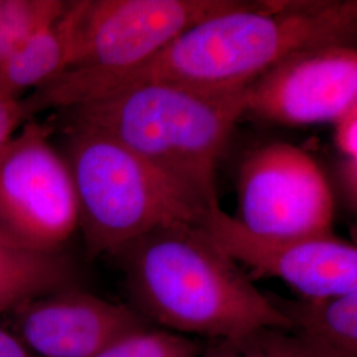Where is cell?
<instances>
[{
  "instance_id": "obj_1",
  "label": "cell",
  "mask_w": 357,
  "mask_h": 357,
  "mask_svg": "<svg viewBox=\"0 0 357 357\" xmlns=\"http://www.w3.org/2000/svg\"><path fill=\"white\" fill-rule=\"evenodd\" d=\"M114 255L134 307L156 327L208 342L290 331L273 294L262 293L200 225L159 227Z\"/></svg>"
},
{
  "instance_id": "obj_2",
  "label": "cell",
  "mask_w": 357,
  "mask_h": 357,
  "mask_svg": "<svg viewBox=\"0 0 357 357\" xmlns=\"http://www.w3.org/2000/svg\"><path fill=\"white\" fill-rule=\"evenodd\" d=\"M245 90L204 93L151 85L61 112L66 128H89L113 138L212 209L220 205L217 165L245 116Z\"/></svg>"
},
{
  "instance_id": "obj_3",
  "label": "cell",
  "mask_w": 357,
  "mask_h": 357,
  "mask_svg": "<svg viewBox=\"0 0 357 357\" xmlns=\"http://www.w3.org/2000/svg\"><path fill=\"white\" fill-rule=\"evenodd\" d=\"M65 160L88 255H115L163 225H200L209 211L137 153L98 131L66 128Z\"/></svg>"
},
{
  "instance_id": "obj_4",
  "label": "cell",
  "mask_w": 357,
  "mask_h": 357,
  "mask_svg": "<svg viewBox=\"0 0 357 357\" xmlns=\"http://www.w3.org/2000/svg\"><path fill=\"white\" fill-rule=\"evenodd\" d=\"M50 123L29 119L0 153V231L38 253H60L78 228L76 190Z\"/></svg>"
},
{
  "instance_id": "obj_5",
  "label": "cell",
  "mask_w": 357,
  "mask_h": 357,
  "mask_svg": "<svg viewBox=\"0 0 357 357\" xmlns=\"http://www.w3.org/2000/svg\"><path fill=\"white\" fill-rule=\"evenodd\" d=\"M234 218L255 236L294 241L333 233L335 202L317 160L298 146L271 142L243 158Z\"/></svg>"
},
{
  "instance_id": "obj_6",
  "label": "cell",
  "mask_w": 357,
  "mask_h": 357,
  "mask_svg": "<svg viewBox=\"0 0 357 357\" xmlns=\"http://www.w3.org/2000/svg\"><path fill=\"white\" fill-rule=\"evenodd\" d=\"M241 0H79L68 70L123 69Z\"/></svg>"
},
{
  "instance_id": "obj_7",
  "label": "cell",
  "mask_w": 357,
  "mask_h": 357,
  "mask_svg": "<svg viewBox=\"0 0 357 357\" xmlns=\"http://www.w3.org/2000/svg\"><path fill=\"white\" fill-rule=\"evenodd\" d=\"M200 227L253 278H275L298 298L321 301L357 291V245L335 234L294 241L255 236L220 205Z\"/></svg>"
},
{
  "instance_id": "obj_8",
  "label": "cell",
  "mask_w": 357,
  "mask_h": 357,
  "mask_svg": "<svg viewBox=\"0 0 357 357\" xmlns=\"http://www.w3.org/2000/svg\"><path fill=\"white\" fill-rule=\"evenodd\" d=\"M357 103V47L299 52L245 90V116L280 126L339 123Z\"/></svg>"
},
{
  "instance_id": "obj_9",
  "label": "cell",
  "mask_w": 357,
  "mask_h": 357,
  "mask_svg": "<svg viewBox=\"0 0 357 357\" xmlns=\"http://www.w3.org/2000/svg\"><path fill=\"white\" fill-rule=\"evenodd\" d=\"M13 314L15 335L38 357H94L153 324L134 306L70 286L35 298Z\"/></svg>"
},
{
  "instance_id": "obj_10",
  "label": "cell",
  "mask_w": 357,
  "mask_h": 357,
  "mask_svg": "<svg viewBox=\"0 0 357 357\" xmlns=\"http://www.w3.org/2000/svg\"><path fill=\"white\" fill-rule=\"evenodd\" d=\"M76 6L69 1L65 13L41 29L0 64V98L22 100L53 78L65 73L72 61Z\"/></svg>"
},
{
  "instance_id": "obj_11",
  "label": "cell",
  "mask_w": 357,
  "mask_h": 357,
  "mask_svg": "<svg viewBox=\"0 0 357 357\" xmlns=\"http://www.w3.org/2000/svg\"><path fill=\"white\" fill-rule=\"evenodd\" d=\"M273 298L312 356L357 357V291L321 301Z\"/></svg>"
},
{
  "instance_id": "obj_12",
  "label": "cell",
  "mask_w": 357,
  "mask_h": 357,
  "mask_svg": "<svg viewBox=\"0 0 357 357\" xmlns=\"http://www.w3.org/2000/svg\"><path fill=\"white\" fill-rule=\"evenodd\" d=\"M73 270L60 253H38L0 231V317L26 302L68 287Z\"/></svg>"
},
{
  "instance_id": "obj_13",
  "label": "cell",
  "mask_w": 357,
  "mask_h": 357,
  "mask_svg": "<svg viewBox=\"0 0 357 357\" xmlns=\"http://www.w3.org/2000/svg\"><path fill=\"white\" fill-rule=\"evenodd\" d=\"M68 6L63 0H0V64L56 22Z\"/></svg>"
},
{
  "instance_id": "obj_14",
  "label": "cell",
  "mask_w": 357,
  "mask_h": 357,
  "mask_svg": "<svg viewBox=\"0 0 357 357\" xmlns=\"http://www.w3.org/2000/svg\"><path fill=\"white\" fill-rule=\"evenodd\" d=\"M204 345L197 339L149 326L131 332L94 357H200Z\"/></svg>"
},
{
  "instance_id": "obj_15",
  "label": "cell",
  "mask_w": 357,
  "mask_h": 357,
  "mask_svg": "<svg viewBox=\"0 0 357 357\" xmlns=\"http://www.w3.org/2000/svg\"><path fill=\"white\" fill-rule=\"evenodd\" d=\"M28 116L26 106L22 100L0 98V153L26 122Z\"/></svg>"
},
{
  "instance_id": "obj_16",
  "label": "cell",
  "mask_w": 357,
  "mask_h": 357,
  "mask_svg": "<svg viewBox=\"0 0 357 357\" xmlns=\"http://www.w3.org/2000/svg\"><path fill=\"white\" fill-rule=\"evenodd\" d=\"M335 143L345 159L357 160V103L335 125Z\"/></svg>"
},
{
  "instance_id": "obj_17",
  "label": "cell",
  "mask_w": 357,
  "mask_h": 357,
  "mask_svg": "<svg viewBox=\"0 0 357 357\" xmlns=\"http://www.w3.org/2000/svg\"><path fill=\"white\" fill-rule=\"evenodd\" d=\"M337 181L347 204L357 215V160L344 159L337 166Z\"/></svg>"
},
{
  "instance_id": "obj_18",
  "label": "cell",
  "mask_w": 357,
  "mask_h": 357,
  "mask_svg": "<svg viewBox=\"0 0 357 357\" xmlns=\"http://www.w3.org/2000/svg\"><path fill=\"white\" fill-rule=\"evenodd\" d=\"M0 357H38L13 332L0 327Z\"/></svg>"
}]
</instances>
